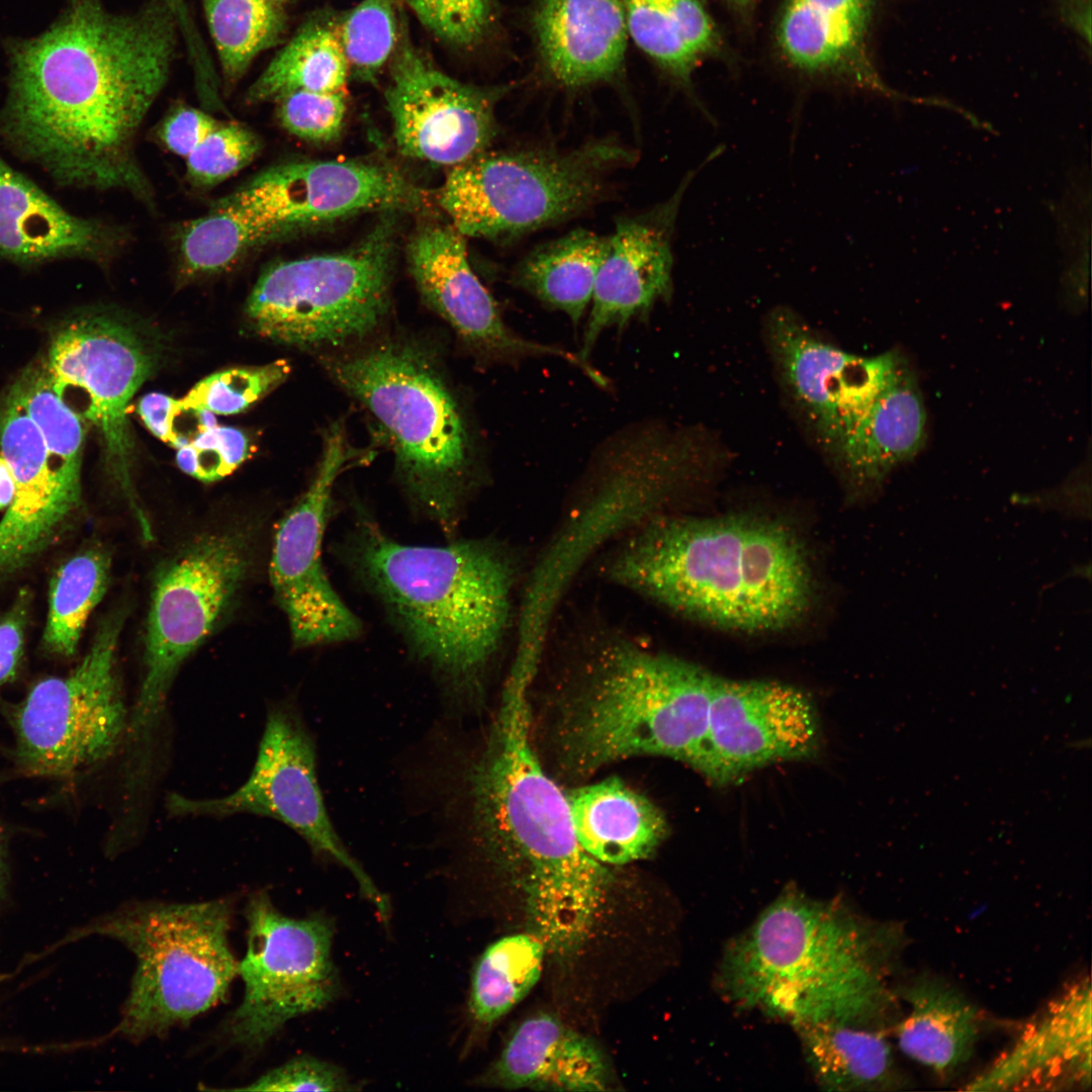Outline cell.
Instances as JSON below:
<instances>
[{"label":"cell","mask_w":1092,"mask_h":1092,"mask_svg":"<svg viewBox=\"0 0 1092 1092\" xmlns=\"http://www.w3.org/2000/svg\"><path fill=\"white\" fill-rule=\"evenodd\" d=\"M177 27L163 0L128 14L70 0L48 30L10 48L2 141L60 184L153 207L136 139L167 83Z\"/></svg>","instance_id":"6da1fadb"},{"label":"cell","mask_w":1092,"mask_h":1092,"mask_svg":"<svg viewBox=\"0 0 1092 1092\" xmlns=\"http://www.w3.org/2000/svg\"><path fill=\"white\" fill-rule=\"evenodd\" d=\"M529 689L505 684L467 777L473 841L524 898L531 932L567 958L588 939L612 883L577 841L567 796L542 768L530 736Z\"/></svg>","instance_id":"7a4b0ae2"},{"label":"cell","mask_w":1092,"mask_h":1092,"mask_svg":"<svg viewBox=\"0 0 1092 1092\" xmlns=\"http://www.w3.org/2000/svg\"><path fill=\"white\" fill-rule=\"evenodd\" d=\"M902 941L891 923L792 887L728 942L716 986L734 1007L791 1025L836 1020L892 1028L899 999L889 977Z\"/></svg>","instance_id":"3957f363"},{"label":"cell","mask_w":1092,"mask_h":1092,"mask_svg":"<svg viewBox=\"0 0 1092 1092\" xmlns=\"http://www.w3.org/2000/svg\"><path fill=\"white\" fill-rule=\"evenodd\" d=\"M607 576L688 618L741 632L779 631L809 608L803 543L757 516L650 517L607 559Z\"/></svg>","instance_id":"277c9868"},{"label":"cell","mask_w":1092,"mask_h":1092,"mask_svg":"<svg viewBox=\"0 0 1092 1092\" xmlns=\"http://www.w3.org/2000/svg\"><path fill=\"white\" fill-rule=\"evenodd\" d=\"M335 551L447 695L479 691L511 617L514 569L500 548L402 544L361 511Z\"/></svg>","instance_id":"5b68a950"},{"label":"cell","mask_w":1092,"mask_h":1092,"mask_svg":"<svg viewBox=\"0 0 1092 1092\" xmlns=\"http://www.w3.org/2000/svg\"><path fill=\"white\" fill-rule=\"evenodd\" d=\"M329 377L367 414L414 510L453 537L479 478L469 406L438 349L406 333L322 355Z\"/></svg>","instance_id":"8992f818"},{"label":"cell","mask_w":1092,"mask_h":1092,"mask_svg":"<svg viewBox=\"0 0 1092 1092\" xmlns=\"http://www.w3.org/2000/svg\"><path fill=\"white\" fill-rule=\"evenodd\" d=\"M561 734L568 765L590 772L635 755L698 769L716 674L625 638L592 646Z\"/></svg>","instance_id":"52a82bcc"},{"label":"cell","mask_w":1092,"mask_h":1092,"mask_svg":"<svg viewBox=\"0 0 1092 1092\" xmlns=\"http://www.w3.org/2000/svg\"><path fill=\"white\" fill-rule=\"evenodd\" d=\"M234 898L135 903L77 930L124 944L136 959L115 1032L132 1040L163 1035L222 1001L239 974L229 932Z\"/></svg>","instance_id":"ba28073f"},{"label":"cell","mask_w":1092,"mask_h":1092,"mask_svg":"<svg viewBox=\"0 0 1092 1092\" xmlns=\"http://www.w3.org/2000/svg\"><path fill=\"white\" fill-rule=\"evenodd\" d=\"M390 218L347 251L282 261L263 271L246 304L254 331L323 354L379 335L390 309Z\"/></svg>","instance_id":"9c48e42d"},{"label":"cell","mask_w":1092,"mask_h":1092,"mask_svg":"<svg viewBox=\"0 0 1092 1092\" xmlns=\"http://www.w3.org/2000/svg\"><path fill=\"white\" fill-rule=\"evenodd\" d=\"M632 160L607 140L571 151H485L450 168L437 200L463 237L515 238L585 209Z\"/></svg>","instance_id":"30bf717a"},{"label":"cell","mask_w":1092,"mask_h":1092,"mask_svg":"<svg viewBox=\"0 0 1092 1092\" xmlns=\"http://www.w3.org/2000/svg\"><path fill=\"white\" fill-rule=\"evenodd\" d=\"M248 540L223 532L191 542L157 572L145 637V673L125 736L147 742L186 658L210 635L246 576Z\"/></svg>","instance_id":"8fae6325"},{"label":"cell","mask_w":1092,"mask_h":1092,"mask_svg":"<svg viewBox=\"0 0 1092 1092\" xmlns=\"http://www.w3.org/2000/svg\"><path fill=\"white\" fill-rule=\"evenodd\" d=\"M121 625V614L107 618L77 667L38 681L14 712L16 756L26 772L73 778L108 758L125 736L115 668Z\"/></svg>","instance_id":"7c38bea8"},{"label":"cell","mask_w":1092,"mask_h":1092,"mask_svg":"<svg viewBox=\"0 0 1092 1092\" xmlns=\"http://www.w3.org/2000/svg\"><path fill=\"white\" fill-rule=\"evenodd\" d=\"M245 914L247 951L239 963L244 996L223 1031L231 1043L259 1049L289 1020L331 1003L340 982L327 917L283 915L264 892L249 899Z\"/></svg>","instance_id":"4fadbf2b"},{"label":"cell","mask_w":1092,"mask_h":1092,"mask_svg":"<svg viewBox=\"0 0 1092 1092\" xmlns=\"http://www.w3.org/2000/svg\"><path fill=\"white\" fill-rule=\"evenodd\" d=\"M426 194L400 171L373 160L274 165L214 204L242 219L259 246L359 213L420 209Z\"/></svg>","instance_id":"5bb4252c"},{"label":"cell","mask_w":1092,"mask_h":1092,"mask_svg":"<svg viewBox=\"0 0 1092 1092\" xmlns=\"http://www.w3.org/2000/svg\"><path fill=\"white\" fill-rule=\"evenodd\" d=\"M371 458V452L350 443L343 421L331 423L324 431L320 462L307 489L277 525L270 581L295 647L349 642L363 632L361 620L326 573L323 544L338 477Z\"/></svg>","instance_id":"9a60e30c"},{"label":"cell","mask_w":1092,"mask_h":1092,"mask_svg":"<svg viewBox=\"0 0 1092 1092\" xmlns=\"http://www.w3.org/2000/svg\"><path fill=\"white\" fill-rule=\"evenodd\" d=\"M167 808L176 816L250 813L274 818L299 834L314 855L348 870L381 916L389 915L386 897L350 854L330 820L317 783L313 740L291 709L274 708L268 713L256 762L239 789L210 800L171 794Z\"/></svg>","instance_id":"2e32d148"},{"label":"cell","mask_w":1092,"mask_h":1092,"mask_svg":"<svg viewBox=\"0 0 1092 1092\" xmlns=\"http://www.w3.org/2000/svg\"><path fill=\"white\" fill-rule=\"evenodd\" d=\"M44 364L64 401L99 430L112 475L144 536L149 519L130 480L129 400L152 371L150 354L133 331L104 313L72 318L53 339Z\"/></svg>","instance_id":"e0dca14e"},{"label":"cell","mask_w":1092,"mask_h":1092,"mask_svg":"<svg viewBox=\"0 0 1092 1092\" xmlns=\"http://www.w3.org/2000/svg\"><path fill=\"white\" fill-rule=\"evenodd\" d=\"M384 98L399 152L453 167L486 151L495 135L492 95L441 71L412 41L403 13Z\"/></svg>","instance_id":"ac0fdd59"},{"label":"cell","mask_w":1092,"mask_h":1092,"mask_svg":"<svg viewBox=\"0 0 1092 1092\" xmlns=\"http://www.w3.org/2000/svg\"><path fill=\"white\" fill-rule=\"evenodd\" d=\"M767 335L785 386L833 457L907 366L896 350L862 357L834 347L785 307L768 315Z\"/></svg>","instance_id":"d6986e66"},{"label":"cell","mask_w":1092,"mask_h":1092,"mask_svg":"<svg viewBox=\"0 0 1092 1092\" xmlns=\"http://www.w3.org/2000/svg\"><path fill=\"white\" fill-rule=\"evenodd\" d=\"M819 740L814 704L801 690L716 675L697 770L714 785H728L771 762L810 757Z\"/></svg>","instance_id":"ffe728a7"},{"label":"cell","mask_w":1092,"mask_h":1092,"mask_svg":"<svg viewBox=\"0 0 1092 1092\" xmlns=\"http://www.w3.org/2000/svg\"><path fill=\"white\" fill-rule=\"evenodd\" d=\"M408 269L421 297L478 359L516 363L527 357L553 356L582 369L592 365L577 353L527 340L504 322L498 307L472 270L464 237L451 224L425 223L406 246Z\"/></svg>","instance_id":"44dd1931"},{"label":"cell","mask_w":1092,"mask_h":1092,"mask_svg":"<svg viewBox=\"0 0 1092 1092\" xmlns=\"http://www.w3.org/2000/svg\"><path fill=\"white\" fill-rule=\"evenodd\" d=\"M717 156L712 151L699 169L688 173L672 197L643 214L621 219L608 237L577 353L584 361L606 329H622L646 316L659 299L669 298L671 237L681 198L695 174Z\"/></svg>","instance_id":"7402d4cb"},{"label":"cell","mask_w":1092,"mask_h":1092,"mask_svg":"<svg viewBox=\"0 0 1092 1092\" xmlns=\"http://www.w3.org/2000/svg\"><path fill=\"white\" fill-rule=\"evenodd\" d=\"M1091 997L1089 978L1066 987L965 1089L1056 1091L1089 1088Z\"/></svg>","instance_id":"603a6c76"},{"label":"cell","mask_w":1092,"mask_h":1092,"mask_svg":"<svg viewBox=\"0 0 1092 1092\" xmlns=\"http://www.w3.org/2000/svg\"><path fill=\"white\" fill-rule=\"evenodd\" d=\"M122 229L63 208L0 156V257L31 265L58 259H113Z\"/></svg>","instance_id":"cb8c5ba5"},{"label":"cell","mask_w":1092,"mask_h":1092,"mask_svg":"<svg viewBox=\"0 0 1092 1092\" xmlns=\"http://www.w3.org/2000/svg\"><path fill=\"white\" fill-rule=\"evenodd\" d=\"M536 29L549 72L565 86L606 79L624 58L622 0H541Z\"/></svg>","instance_id":"d4e9b609"},{"label":"cell","mask_w":1092,"mask_h":1092,"mask_svg":"<svg viewBox=\"0 0 1092 1092\" xmlns=\"http://www.w3.org/2000/svg\"><path fill=\"white\" fill-rule=\"evenodd\" d=\"M872 11L873 0H789L780 23V44L802 70L842 75L891 96L867 55Z\"/></svg>","instance_id":"484cf974"},{"label":"cell","mask_w":1092,"mask_h":1092,"mask_svg":"<svg viewBox=\"0 0 1092 1092\" xmlns=\"http://www.w3.org/2000/svg\"><path fill=\"white\" fill-rule=\"evenodd\" d=\"M609 1080L596 1043L554 1016L538 1014L516 1029L485 1082L507 1089L604 1091Z\"/></svg>","instance_id":"4316f807"},{"label":"cell","mask_w":1092,"mask_h":1092,"mask_svg":"<svg viewBox=\"0 0 1092 1092\" xmlns=\"http://www.w3.org/2000/svg\"><path fill=\"white\" fill-rule=\"evenodd\" d=\"M926 412L908 365L877 397L834 455L851 489L872 491L925 441Z\"/></svg>","instance_id":"83f0119b"},{"label":"cell","mask_w":1092,"mask_h":1092,"mask_svg":"<svg viewBox=\"0 0 1092 1092\" xmlns=\"http://www.w3.org/2000/svg\"><path fill=\"white\" fill-rule=\"evenodd\" d=\"M895 993L906 1003L892 1027L902 1054L943 1078L969 1061L981 1017L963 993L935 977H919Z\"/></svg>","instance_id":"f1b7e54d"},{"label":"cell","mask_w":1092,"mask_h":1092,"mask_svg":"<svg viewBox=\"0 0 1092 1092\" xmlns=\"http://www.w3.org/2000/svg\"><path fill=\"white\" fill-rule=\"evenodd\" d=\"M566 796L578 843L603 864L648 858L666 835L662 812L618 779L583 786Z\"/></svg>","instance_id":"f546056e"},{"label":"cell","mask_w":1092,"mask_h":1092,"mask_svg":"<svg viewBox=\"0 0 1092 1092\" xmlns=\"http://www.w3.org/2000/svg\"><path fill=\"white\" fill-rule=\"evenodd\" d=\"M815 1082L828 1091L906 1087L886 1029L836 1020L792 1024Z\"/></svg>","instance_id":"4dcf8cb0"},{"label":"cell","mask_w":1092,"mask_h":1092,"mask_svg":"<svg viewBox=\"0 0 1092 1092\" xmlns=\"http://www.w3.org/2000/svg\"><path fill=\"white\" fill-rule=\"evenodd\" d=\"M0 455L8 463L15 492L8 511L23 519L70 520L81 506L82 490L53 471L42 436L14 383L0 410Z\"/></svg>","instance_id":"1f68e13d"},{"label":"cell","mask_w":1092,"mask_h":1092,"mask_svg":"<svg viewBox=\"0 0 1092 1092\" xmlns=\"http://www.w3.org/2000/svg\"><path fill=\"white\" fill-rule=\"evenodd\" d=\"M608 237L578 229L541 245L516 268L514 283L577 324L592 301Z\"/></svg>","instance_id":"d6a6232c"},{"label":"cell","mask_w":1092,"mask_h":1092,"mask_svg":"<svg viewBox=\"0 0 1092 1092\" xmlns=\"http://www.w3.org/2000/svg\"><path fill=\"white\" fill-rule=\"evenodd\" d=\"M634 41L673 75L687 80L717 43L714 25L698 0H623Z\"/></svg>","instance_id":"836d02e7"},{"label":"cell","mask_w":1092,"mask_h":1092,"mask_svg":"<svg viewBox=\"0 0 1092 1092\" xmlns=\"http://www.w3.org/2000/svg\"><path fill=\"white\" fill-rule=\"evenodd\" d=\"M350 75L337 26L317 19L306 23L249 87L250 105L272 101L296 90H345Z\"/></svg>","instance_id":"e575fe53"},{"label":"cell","mask_w":1092,"mask_h":1092,"mask_svg":"<svg viewBox=\"0 0 1092 1092\" xmlns=\"http://www.w3.org/2000/svg\"><path fill=\"white\" fill-rule=\"evenodd\" d=\"M547 953L534 933H516L491 943L473 970L469 1013L474 1023L490 1027L520 1003L537 984Z\"/></svg>","instance_id":"d590c367"},{"label":"cell","mask_w":1092,"mask_h":1092,"mask_svg":"<svg viewBox=\"0 0 1092 1092\" xmlns=\"http://www.w3.org/2000/svg\"><path fill=\"white\" fill-rule=\"evenodd\" d=\"M109 573L110 557L100 548L79 552L57 570L43 632L51 653L69 657L76 652L87 619L106 592Z\"/></svg>","instance_id":"8d00e7d4"},{"label":"cell","mask_w":1092,"mask_h":1092,"mask_svg":"<svg viewBox=\"0 0 1092 1092\" xmlns=\"http://www.w3.org/2000/svg\"><path fill=\"white\" fill-rule=\"evenodd\" d=\"M224 82L235 85L284 25L278 1L202 0Z\"/></svg>","instance_id":"74e56055"},{"label":"cell","mask_w":1092,"mask_h":1092,"mask_svg":"<svg viewBox=\"0 0 1092 1092\" xmlns=\"http://www.w3.org/2000/svg\"><path fill=\"white\" fill-rule=\"evenodd\" d=\"M15 383L42 436L53 471L70 486L81 489L83 419L57 392L44 364L29 368Z\"/></svg>","instance_id":"f35d334b"},{"label":"cell","mask_w":1092,"mask_h":1092,"mask_svg":"<svg viewBox=\"0 0 1092 1092\" xmlns=\"http://www.w3.org/2000/svg\"><path fill=\"white\" fill-rule=\"evenodd\" d=\"M176 237L179 272L185 279L226 271L259 248L245 222L215 204L185 221Z\"/></svg>","instance_id":"ab89813d"},{"label":"cell","mask_w":1092,"mask_h":1092,"mask_svg":"<svg viewBox=\"0 0 1092 1092\" xmlns=\"http://www.w3.org/2000/svg\"><path fill=\"white\" fill-rule=\"evenodd\" d=\"M336 26L350 74L374 82L398 42L400 14L395 1L362 0Z\"/></svg>","instance_id":"60d3db41"},{"label":"cell","mask_w":1092,"mask_h":1092,"mask_svg":"<svg viewBox=\"0 0 1092 1092\" xmlns=\"http://www.w3.org/2000/svg\"><path fill=\"white\" fill-rule=\"evenodd\" d=\"M290 373L285 360L257 367L232 368L213 373L198 383L182 398L191 406L217 415H234L281 384Z\"/></svg>","instance_id":"b9f144b4"},{"label":"cell","mask_w":1092,"mask_h":1092,"mask_svg":"<svg viewBox=\"0 0 1092 1092\" xmlns=\"http://www.w3.org/2000/svg\"><path fill=\"white\" fill-rule=\"evenodd\" d=\"M263 148L259 134L235 121H220L186 160V176L198 187H212L249 166Z\"/></svg>","instance_id":"7bdbcfd3"},{"label":"cell","mask_w":1092,"mask_h":1092,"mask_svg":"<svg viewBox=\"0 0 1092 1092\" xmlns=\"http://www.w3.org/2000/svg\"><path fill=\"white\" fill-rule=\"evenodd\" d=\"M274 102L277 119L290 134L317 144L331 143L340 136L347 113L345 90H296Z\"/></svg>","instance_id":"ee69618b"},{"label":"cell","mask_w":1092,"mask_h":1092,"mask_svg":"<svg viewBox=\"0 0 1092 1092\" xmlns=\"http://www.w3.org/2000/svg\"><path fill=\"white\" fill-rule=\"evenodd\" d=\"M249 455L250 443L244 432L216 425L178 448L176 461L188 475L212 482L230 475Z\"/></svg>","instance_id":"f6af8a7d"},{"label":"cell","mask_w":1092,"mask_h":1092,"mask_svg":"<svg viewBox=\"0 0 1092 1092\" xmlns=\"http://www.w3.org/2000/svg\"><path fill=\"white\" fill-rule=\"evenodd\" d=\"M420 22L445 42L467 48L484 34L490 0H404Z\"/></svg>","instance_id":"bcb514c9"},{"label":"cell","mask_w":1092,"mask_h":1092,"mask_svg":"<svg viewBox=\"0 0 1092 1092\" xmlns=\"http://www.w3.org/2000/svg\"><path fill=\"white\" fill-rule=\"evenodd\" d=\"M357 1089L345 1073L331 1063L302 1057L268 1071L242 1091H349Z\"/></svg>","instance_id":"7dc6e473"},{"label":"cell","mask_w":1092,"mask_h":1092,"mask_svg":"<svg viewBox=\"0 0 1092 1092\" xmlns=\"http://www.w3.org/2000/svg\"><path fill=\"white\" fill-rule=\"evenodd\" d=\"M220 120L189 106H180L161 124L158 135L173 154L186 159Z\"/></svg>","instance_id":"c3c4849f"},{"label":"cell","mask_w":1092,"mask_h":1092,"mask_svg":"<svg viewBox=\"0 0 1092 1092\" xmlns=\"http://www.w3.org/2000/svg\"><path fill=\"white\" fill-rule=\"evenodd\" d=\"M26 597L0 616V685L15 675L23 653Z\"/></svg>","instance_id":"681fc988"},{"label":"cell","mask_w":1092,"mask_h":1092,"mask_svg":"<svg viewBox=\"0 0 1092 1092\" xmlns=\"http://www.w3.org/2000/svg\"><path fill=\"white\" fill-rule=\"evenodd\" d=\"M179 408L180 399L164 393L152 392L141 398L138 413L152 434L172 445L174 425Z\"/></svg>","instance_id":"f907efd6"},{"label":"cell","mask_w":1092,"mask_h":1092,"mask_svg":"<svg viewBox=\"0 0 1092 1092\" xmlns=\"http://www.w3.org/2000/svg\"><path fill=\"white\" fill-rule=\"evenodd\" d=\"M1063 21L1090 46L1091 0H1058Z\"/></svg>","instance_id":"816d5d0a"},{"label":"cell","mask_w":1092,"mask_h":1092,"mask_svg":"<svg viewBox=\"0 0 1092 1092\" xmlns=\"http://www.w3.org/2000/svg\"><path fill=\"white\" fill-rule=\"evenodd\" d=\"M14 492L13 473L6 460L0 455V510L8 507L13 499Z\"/></svg>","instance_id":"f5cc1de1"},{"label":"cell","mask_w":1092,"mask_h":1092,"mask_svg":"<svg viewBox=\"0 0 1092 1092\" xmlns=\"http://www.w3.org/2000/svg\"><path fill=\"white\" fill-rule=\"evenodd\" d=\"M166 5L172 11L176 21L181 26H186L191 23V17L188 13L187 7L184 4V0H163Z\"/></svg>","instance_id":"db71d44e"},{"label":"cell","mask_w":1092,"mask_h":1092,"mask_svg":"<svg viewBox=\"0 0 1092 1092\" xmlns=\"http://www.w3.org/2000/svg\"><path fill=\"white\" fill-rule=\"evenodd\" d=\"M1089 744H1090V742L1086 743V739H1081L1080 741L1075 740V741L1069 743L1068 746L1073 747L1074 749H1080V748H1085L1086 745L1089 746Z\"/></svg>","instance_id":"11a10c76"},{"label":"cell","mask_w":1092,"mask_h":1092,"mask_svg":"<svg viewBox=\"0 0 1092 1092\" xmlns=\"http://www.w3.org/2000/svg\"><path fill=\"white\" fill-rule=\"evenodd\" d=\"M730 1H733V2L738 3V4H745V3L749 2L750 0H730Z\"/></svg>","instance_id":"9f6ffc18"},{"label":"cell","mask_w":1092,"mask_h":1092,"mask_svg":"<svg viewBox=\"0 0 1092 1092\" xmlns=\"http://www.w3.org/2000/svg\"><path fill=\"white\" fill-rule=\"evenodd\" d=\"M1 851H0V889H1Z\"/></svg>","instance_id":"6f0895ef"},{"label":"cell","mask_w":1092,"mask_h":1092,"mask_svg":"<svg viewBox=\"0 0 1092 1092\" xmlns=\"http://www.w3.org/2000/svg\"><path fill=\"white\" fill-rule=\"evenodd\" d=\"M274 1H279V0H274Z\"/></svg>","instance_id":"680465c9"}]
</instances>
